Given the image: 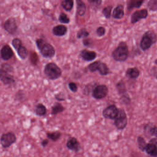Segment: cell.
I'll return each instance as SVG.
<instances>
[{"label": "cell", "instance_id": "277c9868", "mask_svg": "<svg viewBox=\"0 0 157 157\" xmlns=\"http://www.w3.org/2000/svg\"><path fill=\"white\" fill-rule=\"evenodd\" d=\"M128 119L125 111L119 109L118 115L114 120V124L117 129L122 130L127 126Z\"/></svg>", "mask_w": 157, "mask_h": 157}, {"label": "cell", "instance_id": "d4e9b609", "mask_svg": "<svg viewBox=\"0 0 157 157\" xmlns=\"http://www.w3.org/2000/svg\"><path fill=\"white\" fill-rule=\"evenodd\" d=\"M17 51L18 56L20 57V59H22V60H25L27 58L28 56L29 53L28 50L27 49L26 47L23 45L21 46Z\"/></svg>", "mask_w": 157, "mask_h": 157}, {"label": "cell", "instance_id": "8d00e7d4", "mask_svg": "<svg viewBox=\"0 0 157 157\" xmlns=\"http://www.w3.org/2000/svg\"><path fill=\"white\" fill-rule=\"evenodd\" d=\"M97 35L99 37H102L105 33V29L103 27H99L97 30Z\"/></svg>", "mask_w": 157, "mask_h": 157}, {"label": "cell", "instance_id": "30bf717a", "mask_svg": "<svg viewBox=\"0 0 157 157\" xmlns=\"http://www.w3.org/2000/svg\"><path fill=\"white\" fill-rule=\"evenodd\" d=\"M0 80L6 85H13L15 83L14 77L0 68Z\"/></svg>", "mask_w": 157, "mask_h": 157}, {"label": "cell", "instance_id": "cb8c5ba5", "mask_svg": "<svg viewBox=\"0 0 157 157\" xmlns=\"http://www.w3.org/2000/svg\"><path fill=\"white\" fill-rule=\"evenodd\" d=\"M47 137L53 142H57L61 136V133L59 131L47 133Z\"/></svg>", "mask_w": 157, "mask_h": 157}, {"label": "cell", "instance_id": "f1b7e54d", "mask_svg": "<svg viewBox=\"0 0 157 157\" xmlns=\"http://www.w3.org/2000/svg\"><path fill=\"white\" fill-rule=\"evenodd\" d=\"M112 9V6H109L103 8L102 10V14L106 18H109L110 17Z\"/></svg>", "mask_w": 157, "mask_h": 157}, {"label": "cell", "instance_id": "ac0fdd59", "mask_svg": "<svg viewBox=\"0 0 157 157\" xmlns=\"http://www.w3.org/2000/svg\"><path fill=\"white\" fill-rule=\"evenodd\" d=\"M124 16V7L122 5L117 6L113 10V17L115 19H121Z\"/></svg>", "mask_w": 157, "mask_h": 157}, {"label": "cell", "instance_id": "d6986e66", "mask_svg": "<svg viewBox=\"0 0 157 157\" xmlns=\"http://www.w3.org/2000/svg\"><path fill=\"white\" fill-rule=\"evenodd\" d=\"M140 74V71L136 67L129 68L126 72V76L132 79H136L138 78Z\"/></svg>", "mask_w": 157, "mask_h": 157}, {"label": "cell", "instance_id": "1f68e13d", "mask_svg": "<svg viewBox=\"0 0 157 157\" xmlns=\"http://www.w3.org/2000/svg\"><path fill=\"white\" fill-rule=\"evenodd\" d=\"M1 69L8 73H12L14 70L13 67L8 63L2 64L1 65Z\"/></svg>", "mask_w": 157, "mask_h": 157}, {"label": "cell", "instance_id": "5b68a950", "mask_svg": "<svg viewBox=\"0 0 157 157\" xmlns=\"http://www.w3.org/2000/svg\"><path fill=\"white\" fill-rule=\"evenodd\" d=\"M3 27L10 35L14 36L18 33V26L15 18H9L6 20L4 23Z\"/></svg>", "mask_w": 157, "mask_h": 157}, {"label": "cell", "instance_id": "52a82bcc", "mask_svg": "<svg viewBox=\"0 0 157 157\" xmlns=\"http://www.w3.org/2000/svg\"><path fill=\"white\" fill-rule=\"evenodd\" d=\"M16 140L15 135L12 132H9L3 134L2 135L0 139V142L3 147L7 148L14 143L16 142Z\"/></svg>", "mask_w": 157, "mask_h": 157}, {"label": "cell", "instance_id": "4fadbf2b", "mask_svg": "<svg viewBox=\"0 0 157 157\" xmlns=\"http://www.w3.org/2000/svg\"><path fill=\"white\" fill-rule=\"evenodd\" d=\"M40 53L45 58H52L55 54L54 48L50 44L46 43L40 50Z\"/></svg>", "mask_w": 157, "mask_h": 157}, {"label": "cell", "instance_id": "9a60e30c", "mask_svg": "<svg viewBox=\"0 0 157 157\" xmlns=\"http://www.w3.org/2000/svg\"><path fill=\"white\" fill-rule=\"evenodd\" d=\"M66 147L69 150L76 153L78 152L81 149L80 144L75 137H71L69 138L66 143Z\"/></svg>", "mask_w": 157, "mask_h": 157}, {"label": "cell", "instance_id": "5bb4252c", "mask_svg": "<svg viewBox=\"0 0 157 157\" xmlns=\"http://www.w3.org/2000/svg\"><path fill=\"white\" fill-rule=\"evenodd\" d=\"M0 54L1 58L3 61H7L13 57L14 53L10 46L8 44H6L1 49Z\"/></svg>", "mask_w": 157, "mask_h": 157}, {"label": "cell", "instance_id": "e0dca14e", "mask_svg": "<svg viewBox=\"0 0 157 157\" xmlns=\"http://www.w3.org/2000/svg\"><path fill=\"white\" fill-rule=\"evenodd\" d=\"M67 31V28L63 25H58L52 29L53 34L58 37L64 36Z\"/></svg>", "mask_w": 157, "mask_h": 157}, {"label": "cell", "instance_id": "7bdbcfd3", "mask_svg": "<svg viewBox=\"0 0 157 157\" xmlns=\"http://www.w3.org/2000/svg\"><path fill=\"white\" fill-rule=\"evenodd\" d=\"M155 64L156 65H157V59H156V60H155Z\"/></svg>", "mask_w": 157, "mask_h": 157}, {"label": "cell", "instance_id": "f6af8a7d", "mask_svg": "<svg viewBox=\"0 0 157 157\" xmlns=\"http://www.w3.org/2000/svg\"><path fill=\"white\" fill-rule=\"evenodd\" d=\"M156 79H157V76H156Z\"/></svg>", "mask_w": 157, "mask_h": 157}, {"label": "cell", "instance_id": "60d3db41", "mask_svg": "<svg viewBox=\"0 0 157 157\" xmlns=\"http://www.w3.org/2000/svg\"><path fill=\"white\" fill-rule=\"evenodd\" d=\"M90 41L89 39H84L83 40V44L85 46H90L91 43H90Z\"/></svg>", "mask_w": 157, "mask_h": 157}, {"label": "cell", "instance_id": "6da1fadb", "mask_svg": "<svg viewBox=\"0 0 157 157\" xmlns=\"http://www.w3.org/2000/svg\"><path fill=\"white\" fill-rule=\"evenodd\" d=\"M157 41L156 34L153 30H149L143 35L140 42V47L142 50L146 51L149 49Z\"/></svg>", "mask_w": 157, "mask_h": 157}, {"label": "cell", "instance_id": "8fae6325", "mask_svg": "<svg viewBox=\"0 0 157 157\" xmlns=\"http://www.w3.org/2000/svg\"><path fill=\"white\" fill-rule=\"evenodd\" d=\"M148 11L146 9L136 11L131 17V23L133 24H136L141 19H145L148 16Z\"/></svg>", "mask_w": 157, "mask_h": 157}, {"label": "cell", "instance_id": "ffe728a7", "mask_svg": "<svg viewBox=\"0 0 157 157\" xmlns=\"http://www.w3.org/2000/svg\"><path fill=\"white\" fill-rule=\"evenodd\" d=\"M64 108L61 104L59 103H56L52 108L51 114L52 115H56L62 113L64 111Z\"/></svg>", "mask_w": 157, "mask_h": 157}, {"label": "cell", "instance_id": "f35d334b", "mask_svg": "<svg viewBox=\"0 0 157 157\" xmlns=\"http://www.w3.org/2000/svg\"><path fill=\"white\" fill-rule=\"evenodd\" d=\"M151 134L155 135L157 138V127H153L151 130Z\"/></svg>", "mask_w": 157, "mask_h": 157}, {"label": "cell", "instance_id": "7a4b0ae2", "mask_svg": "<svg viewBox=\"0 0 157 157\" xmlns=\"http://www.w3.org/2000/svg\"><path fill=\"white\" fill-rule=\"evenodd\" d=\"M129 56V49L125 42H120L112 53V57L115 61L119 62L125 61Z\"/></svg>", "mask_w": 157, "mask_h": 157}, {"label": "cell", "instance_id": "3957f363", "mask_svg": "<svg viewBox=\"0 0 157 157\" xmlns=\"http://www.w3.org/2000/svg\"><path fill=\"white\" fill-rule=\"evenodd\" d=\"M44 73L50 80H56L60 77L62 71L60 68L54 63L48 64L45 66Z\"/></svg>", "mask_w": 157, "mask_h": 157}, {"label": "cell", "instance_id": "4dcf8cb0", "mask_svg": "<svg viewBox=\"0 0 157 157\" xmlns=\"http://www.w3.org/2000/svg\"><path fill=\"white\" fill-rule=\"evenodd\" d=\"M117 88L120 94H124L126 92L125 84L123 81H121L117 84Z\"/></svg>", "mask_w": 157, "mask_h": 157}, {"label": "cell", "instance_id": "4316f807", "mask_svg": "<svg viewBox=\"0 0 157 157\" xmlns=\"http://www.w3.org/2000/svg\"><path fill=\"white\" fill-rule=\"evenodd\" d=\"M137 143H138V147L140 150L143 151L145 150L147 144L146 143L145 141L144 138L141 136H139L137 138Z\"/></svg>", "mask_w": 157, "mask_h": 157}, {"label": "cell", "instance_id": "d6a6232c", "mask_svg": "<svg viewBox=\"0 0 157 157\" xmlns=\"http://www.w3.org/2000/svg\"><path fill=\"white\" fill-rule=\"evenodd\" d=\"M59 21L61 23L68 24L70 22V18L68 17L66 14L62 13L60 15L59 17Z\"/></svg>", "mask_w": 157, "mask_h": 157}, {"label": "cell", "instance_id": "8992f818", "mask_svg": "<svg viewBox=\"0 0 157 157\" xmlns=\"http://www.w3.org/2000/svg\"><path fill=\"white\" fill-rule=\"evenodd\" d=\"M88 68L91 72L98 71L101 75H107L109 73V69L106 64L100 61L94 62L93 63L90 64Z\"/></svg>", "mask_w": 157, "mask_h": 157}, {"label": "cell", "instance_id": "2e32d148", "mask_svg": "<svg viewBox=\"0 0 157 157\" xmlns=\"http://www.w3.org/2000/svg\"><path fill=\"white\" fill-rule=\"evenodd\" d=\"M81 58L87 61H91L96 59L97 53L94 51H90L86 50L82 51L80 54Z\"/></svg>", "mask_w": 157, "mask_h": 157}, {"label": "cell", "instance_id": "603a6c76", "mask_svg": "<svg viewBox=\"0 0 157 157\" xmlns=\"http://www.w3.org/2000/svg\"><path fill=\"white\" fill-rule=\"evenodd\" d=\"M144 1H138V0H134L130 1L127 4V8L128 10H132L135 8H139L142 6L144 3Z\"/></svg>", "mask_w": 157, "mask_h": 157}, {"label": "cell", "instance_id": "d590c367", "mask_svg": "<svg viewBox=\"0 0 157 157\" xmlns=\"http://www.w3.org/2000/svg\"><path fill=\"white\" fill-rule=\"evenodd\" d=\"M47 42L42 39H38L36 41V44L37 47L38 49H39V50L41 49V48L43 47V46Z\"/></svg>", "mask_w": 157, "mask_h": 157}, {"label": "cell", "instance_id": "9c48e42d", "mask_svg": "<svg viewBox=\"0 0 157 157\" xmlns=\"http://www.w3.org/2000/svg\"><path fill=\"white\" fill-rule=\"evenodd\" d=\"M108 88L105 85L97 86L92 92V96L97 100H101L105 98L108 95Z\"/></svg>", "mask_w": 157, "mask_h": 157}, {"label": "cell", "instance_id": "e575fe53", "mask_svg": "<svg viewBox=\"0 0 157 157\" xmlns=\"http://www.w3.org/2000/svg\"><path fill=\"white\" fill-rule=\"evenodd\" d=\"M30 61L32 64L34 65H36L38 61V57L36 53H31L30 55Z\"/></svg>", "mask_w": 157, "mask_h": 157}, {"label": "cell", "instance_id": "44dd1931", "mask_svg": "<svg viewBox=\"0 0 157 157\" xmlns=\"http://www.w3.org/2000/svg\"><path fill=\"white\" fill-rule=\"evenodd\" d=\"M35 111H36V114L37 116L41 117L46 115L47 110L46 107L43 104L39 103L36 106Z\"/></svg>", "mask_w": 157, "mask_h": 157}, {"label": "cell", "instance_id": "74e56055", "mask_svg": "<svg viewBox=\"0 0 157 157\" xmlns=\"http://www.w3.org/2000/svg\"><path fill=\"white\" fill-rule=\"evenodd\" d=\"M69 87L70 89L73 92H76L78 90V87H77L76 84L75 83H73V82L70 83L69 84Z\"/></svg>", "mask_w": 157, "mask_h": 157}, {"label": "cell", "instance_id": "7c38bea8", "mask_svg": "<svg viewBox=\"0 0 157 157\" xmlns=\"http://www.w3.org/2000/svg\"><path fill=\"white\" fill-rule=\"evenodd\" d=\"M146 152L150 156H157V138H153L147 145Z\"/></svg>", "mask_w": 157, "mask_h": 157}, {"label": "cell", "instance_id": "f546056e", "mask_svg": "<svg viewBox=\"0 0 157 157\" xmlns=\"http://www.w3.org/2000/svg\"><path fill=\"white\" fill-rule=\"evenodd\" d=\"M147 7L152 11L157 10V0H151L147 3Z\"/></svg>", "mask_w": 157, "mask_h": 157}, {"label": "cell", "instance_id": "ab89813d", "mask_svg": "<svg viewBox=\"0 0 157 157\" xmlns=\"http://www.w3.org/2000/svg\"><path fill=\"white\" fill-rule=\"evenodd\" d=\"M49 143V141L48 139H44V140H42V142L41 143V146L43 147H45Z\"/></svg>", "mask_w": 157, "mask_h": 157}, {"label": "cell", "instance_id": "b9f144b4", "mask_svg": "<svg viewBox=\"0 0 157 157\" xmlns=\"http://www.w3.org/2000/svg\"><path fill=\"white\" fill-rule=\"evenodd\" d=\"M55 98H56V99L58 100H59V101H63V100H64L63 98L62 97L59 95H56L55 96Z\"/></svg>", "mask_w": 157, "mask_h": 157}, {"label": "cell", "instance_id": "484cf974", "mask_svg": "<svg viewBox=\"0 0 157 157\" xmlns=\"http://www.w3.org/2000/svg\"><path fill=\"white\" fill-rule=\"evenodd\" d=\"M62 6L65 10L70 11L73 7L74 2L71 0H65L62 3Z\"/></svg>", "mask_w": 157, "mask_h": 157}, {"label": "cell", "instance_id": "ba28073f", "mask_svg": "<svg viewBox=\"0 0 157 157\" xmlns=\"http://www.w3.org/2000/svg\"><path fill=\"white\" fill-rule=\"evenodd\" d=\"M119 109L115 105H111L104 109L102 112V116L105 119L114 120L118 115Z\"/></svg>", "mask_w": 157, "mask_h": 157}, {"label": "cell", "instance_id": "ee69618b", "mask_svg": "<svg viewBox=\"0 0 157 157\" xmlns=\"http://www.w3.org/2000/svg\"><path fill=\"white\" fill-rule=\"evenodd\" d=\"M110 157H120L119 156H118V155H114V156H111Z\"/></svg>", "mask_w": 157, "mask_h": 157}, {"label": "cell", "instance_id": "7402d4cb", "mask_svg": "<svg viewBox=\"0 0 157 157\" xmlns=\"http://www.w3.org/2000/svg\"><path fill=\"white\" fill-rule=\"evenodd\" d=\"M77 2V13L78 15H84L86 13V6L85 3L82 1L78 0L76 1Z\"/></svg>", "mask_w": 157, "mask_h": 157}, {"label": "cell", "instance_id": "836d02e7", "mask_svg": "<svg viewBox=\"0 0 157 157\" xmlns=\"http://www.w3.org/2000/svg\"><path fill=\"white\" fill-rule=\"evenodd\" d=\"M89 35V33L87 31L86 29H82L78 31L77 37L78 38H81L82 37H87Z\"/></svg>", "mask_w": 157, "mask_h": 157}, {"label": "cell", "instance_id": "83f0119b", "mask_svg": "<svg viewBox=\"0 0 157 157\" xmlns=\"http://www.w3.org/2000/svg\"><path fill=\"white\" fill-rule=\"evenodd\" d=\"M12 44L16 50L17 51L21 46H23L22 41L18 38H15L12 40Z\"/></svg>", "mask_w": 157, "mask_h": 157}]
</instances>
